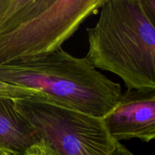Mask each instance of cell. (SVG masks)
Returning <instances> with one entry per match:
<instances>
[{
	"mask_svg": "<svg viewBox=\"0 0 155 155\" xmlns=\"http://www.w3.org/2000/svg\"><path fill=\"white\" fill-rule=\"evenodd\" d=\"M86 58L127 89H155V0H104Z\"/></svg>",
	"mask_w": 155,
	"mask_h": 155,
	"instance_id": "cell-1",
	"label": "cell"
},
{
	"mask_svg": "<svg viewBox=\"0 0 155 155\" xmlns=\"http://www.w3.org/2000/svg\"><path fill=\"white\" fill-rule=\"evenodd\" d=\"M0 80L31 89L48 101L102 118L116 105L121 86L62 48L27 60L0 65Z\"/></svg>",
	"mask_w": 155,
	"mask_h": 155,
	"instance_id": "cell-2",
	"label": "cell"
},
{
	"mask_svg": "<svg viewBox=\"0 0 155 155\" xmlns=\"http://www.w3.org/2000/svg\"><path fill=\"white\" fill-rule=\"evenodd\" d=\"M104 0H4L0 12V65L61 48Z\"/></svg>",
	"mask_w": 155,
	"mask_h": 155,
	"instance_id": "cell-3",
	"label": "cell"
},
{
	"mask_svg": "<svg viewBox=\"0 0 155 155\" xmlns=\"http://www.w3.org/2000/svg\"><path fill=\"white\" fill-rule=\"evenodd\" d=\"M17 110L57 155H111L116 142L101 118L40 96L15 100Z\"/></svg>",
	"mask_w": 155,
	"mask_h": 155,
	"instance_id": "cell-4",
	"label": "cell"
},
{
	"mask_svg": "<svg viewBox=\"0 0 155 155\" xmlns=\"http://www.w3.org/2000/svg\"><path fill=\"white\" fill-rule=\"evenodd\" d=\"M101 119L114 142H151L155 138V89H127Z\"/></svg>",
	"mask_w": 155,
	"mask_h": 155,
	"instance_id": "cell-5",
	"label": "cell"
},
{
	"mask_svg": "<svg viewBox=\"0 0 155 155\" xmlns=\"http://www.w3.org/2000/svg\"><path fill=\"white\" fill-rule=\"evenodd\" d=\"M40 140L35 129L17 110L15 100L0 97V148L26 155Z\"/></svg>",
	"mask_w": 155,
	"mask_h": 155,
	"instance_id": "cell-6",
	"label": "cell"
},
{
	"mask_svg": "<svg viewBox=\"0 0 155 155\" xmlns=\"http://www.w3.org/2000/svg\"><path fill=\"white\" fill-rule=\"evenodd\" d=\"M33 96H40L42 98V95L31 89L12 86L0 80V97L17 100Z\"/></svg>",
	"mask_w": 155,
	"mask_h": 155,
	"instance_id": "cell-7",
	"label": "cell"
},
{
	"mask_svg": "<svg viewBox=\"0 0 155 155\" xmlns=\"http://www.w3.org/2000/svg\"><path fill=\"white\" fill-rule=\"evenodd\" d=\"M26 155H57L46 142L41 139L40 142L32 146Z\"/></svg>",
	"mask_w": 155,
	"mask_h": 155,
	"instance_id": "cell-8",
	"label": "cell"
},
{
	"mask_svg": "<svg viewBox=\"0 0 155 155\" xmlns=\"http://www.w3.org/2000/svg\"><path fill=\"white\" fill-rule=\"evenodd\" d=\"M111 155H136L120 142H116V146Z\"/></svg>",
	"mask_w": 155,
	"mask_h": 155,
	"instance_id": "cell-9",
	"label": "cell"
},
{
	"mask_svg": "<svg viewBox=\"0 0 155 155\" xmlns=\"http://www.w3.org/2000/svg\"><path fill=\"white\" fill-rule=\"evenodd\" d=\"M0 155H20V154H15V153L12 152V151H8V150L3 149V148H0Z\"/></svg>",
	"mask_w": 155,
	"mask_h": 155,
	"instance_id": "cell-10",
	"label": "cell"
},
{
	"mask_svg": "<svg viewBox=\"0 0 155 155\" xmlns=\"http://www.w3.org/2000/svg\"><path fill=\"white\" fill-rule=\"evenodd\" d=\"M3 3H4V0H0V12H1L2 8L3 6Z\"/></svg>",
	"mask_w": 155,
	"mask_h": 155,
	"instance_id": "cell-11",
	"label": "cell"
}]
</instances>
